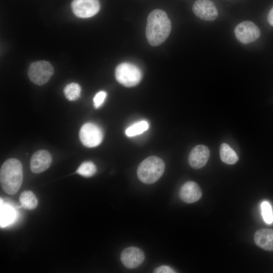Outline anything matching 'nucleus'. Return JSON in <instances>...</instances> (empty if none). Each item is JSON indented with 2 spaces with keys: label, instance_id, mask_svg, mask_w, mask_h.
I'll return each instance as SVG.
<instances>
[{
  "label": "nucleus",
  "instance_id": "obj_1",
  "mask_svg": "<svg viewBox=\"0 0 273 273\" xmlns=\"http://www.w3.org/2000/svg\"><path fill=\"white\" fill-rule=\"evenodd\" d=\"M171 29V21L165 11L155 9L149 14L146 35L151 46H158L162 43L169 35Z\"/></svg>",
  "mask_w": 273,
  "mask_h": 273
},
{
  "label": "nucleus",
  "instance_id": "obj_2",
  "mask_svg": "<svg viewBox=\"0 0 273 273\" xmlns=\"http://www.w3.org/2000/svg\"><path fill=\"white\" fill-rule=\"evenodd\" d=\"M0 180L2 188L6 193L15 194L23 180V168L20 161L15 158L7 160L1 168Z\"/></svg>",
  "mask_w": 273,
  "mask_h": 273
},
{
  "label": "nucleus",
  "instance_id": "obj_3",
  "mask_svg": "<svg viewBox=\"0 0 273 273\" xmlns=\"http://www.w3.org/2000/svg\"><path fill=\"white\" fill-rule=\"evenodd\" d=\"M165 169L163 161L157 156H150L139 165L137 175L142 183L152 184L157 181L163 175Z\"/></svg>",
  "mask_w": 273,
  "mask_h": 273
},
{
  "label": "nucleus",
  "instance_id": "obj_4",
  "mask_svg": "<svg viewBox=\"0 0 273 273\" xmlns=\"http://www.w3.org/2000/svg\"><path fill=\"white\" fill-rule=\"evenodd\" d=\"M115 74L117 81L126 87L138 85L142 78L141 69L135 65L128 62H123L118 65Z\"/></svg>",
  "mask_w": 273,
  "mask_h": 273
},
{
  "label": "nucleus",
  "instance_id": "obj_5",
  "mask_svg": "<svg viewBox=\"0 0 273 273\" xmlns=\"http://www.w3.org/2000/svg\"><path fill=\"white\" fill-rule=\"evenodd\" d=\"M53 73V67L49 62L46 61L32 63L28 71L29 79L37 85H42L46 83Z\"/></svg>",
  "mask_w": 273,
  "mask_h": 273
},
{
  "label": "nucleus",
  "instance_id": "obj_6",
  "mask_svg": "<svg viewBox=\"0 0 273 273\" xmlns=\"http://www.w3.org/2000/svg\"><path fill=\"white\" fill-rule=\"evenodd\" d=\"M79 135L82 144L88 148L98 146L102 143L104 138L102 128L92 122L84 124L80 129Z\"/></svg>",
  "mask_w": 273,
  "mask_h": 273
},
{
  "label": "nucleus",
  "instance_id": "obj_7",
  "mask_svg": "<svg viewBox=\"0 0 273 273\" xmlns=\"http://www.w3.org/2000/svg\"><path fill=\"white\" fill-rule=\"evenodd\" d=\"M235 33L237 38L244 44H248L257 40L260 36L259 28L252 22L245 21L235 27Z\"/></svg>",
  "mask_w": 273,
  "mask_h": 273
},
{
  "label": "nucleus",
  "instance_id": "obj_8",
  "mask_svg": "<svg viewBox=\"0 0 273 273\" xmlns=\"http://www.w3.org/2000/svg\"><path fill=\"white\" fill-rule=\"evenodd\" d=\"M71 8L77 17L87 18L99 12L100 4L98 0H73Z\"/></svg>",
  "mask_w": 273,
  "mask_h": 273
},
{
  "label": "nucleus",
  "instance_id": "obj_9",
  "mask_svg": "<svg viewBox=\"0 0 273 273\" xmlns=\"http://www.w3.org/2000/svg\"><path fill=\"white\" fill-rule=\"evenodd\" d=\"M192 10L197 17L205 21L214 20L218 16L215 5L210 0L196 1L193 5Z\"/></svg>",
  "mask_w": 273,
  "mask_h": 273
},
{
  "label": "nucleus",
  "instance_id": "obj_10",
  "mask_svg": "<svg viewBox=\"0 0 273 273\" xmlns=\"http://www.w3.org/2000/svg\"><path fill=\"white\" fill-rule=\"evenodd\" d=\"M120 259L123 264L128 268H134L140 266L145 259L143 251L135 247H129L121 253Z\"/></svg>",
  "mask_w": 273,
  "mask_h": 273
},
{
  "label": "nucleus",
  "instance_id": "obj_11",
  "mask_svg": "<svg viewBox=\"0 0 273 273\" xmlns=\"http://www.w3.org/2000/svg\"><path fill=\"white\" fill-rule=\"evenodd\" d=\"M52 158L47 150H40L35 152L30 159V169L35 173H41L51 165Z\"/></svg>",
  "mask_w": 273,
  "mask_h": 273
},
{
  "label": "nucleus",
  "instance_id": "obj_12",
  "mask_svg": "<svg viewBox=\"0 0 273 273\" xmlns=\"http://www.w3.org/2000/svg\"><path fill=\"white\" fill-rule=\"evenodd\" d=\"M210 156L208 148L200 145L192 149L189 156V163L194 169H199L204 166Z\"/></svg>",
  "mask_w": 273,
  "mask_h": 273
},
{
  "label": "nucleus",
  "instance_id": "obj_13",
  "mask_svg": "<svg viewBox=\"0 0 273 273\" xmlns=\"http://www.w3.org/2000/svg\"><path fill=\"white\" fill-rule=\"evenodd\" d=\"M202 191L199 185L194 181L185 183L180 188L179 195L182 201L187 203L198 201L202 197Z\"/></svg>",
  "mask_w": 273,
  "mask_h": 273
},
{
  "label": "nucleus",
  "instance_id": "obj_14",
  "mask_svg": "<svg viewBox=\"0 0 273 273\" xmlns=\"http://www.w3.org/2000/svg\"><path fill=\"white\" fill-rule=\"evenodd\" d=\"M256 245L266 251H273V230L263 228L257 230L254 237Z\"/></svg>",
  "mask_w": 273,
  "mask_h": 273
},
{
  "label": "nucleus",
  "instance_id": "obj_15",
  "mask_svg": "<svg viewBox=\"0 0 273 273\" xmlns=\"http://www.w3.org/2000/svg\"><path fill=\"white\" fill-rule=\"evenodd\" d=\"M219 152L220 159L225 163L234 164L238 160L236 152L226 143H223L220 145Z\"/></svg>",
  "mask_w": 273,
  "mask_h": 273
},
{
  "label": "nucleus",
  "instance_id": "obj_16",
  "mask_svg": "<svg viewBox=\"0 0 273 273\" xmlns=\"http://www.w3.org/2000/svg\"><path fill=\"white\" fill-rule=\"evenodd\" d=\"M19 201L22 207L28 210L34 209L37 206V199L30 191H24L19 197Z\"/></svg>",
  "mask_w": 273,
  "mask_h": 273
},
{
  "label": "nucleus",
  "instance_id": "obj_17",
  "mask_svg": "<svg viewBox=\"0 0 273 273\" xmlns=\"http://www.w3.org/2000/svg\"><path fill=\"white\" fill-rule=\"evenodd\" d=\"M1 226L4 228L13 222L15 218V211L13 208L9 205H1Z\"/></svg>",
  "mask_w": 273,
  "mask_h": 273
},
{
  "label": "nucleus",
  "instance_id": "obj_18",
  "mask_svg": "<svg viewBox=\"0 0 273 273\" xmlns=\"http://www.w3.org/2000/svg\"><path fill=\"white\" fill-rule=\"evenodd\" d=\"M81 93V87L80 85L76 83H71L65 87L64 89V94L67 100L70 101H73L77 100Z\"/></svg>",
  "mask_w": 273,
  "mask_h": 273
},
{
  "label": "nucleus",
  "instance_id": "obj_19",
  "mask_svg": "<svg viewBox=\"0 0 273 273\" xmlns=\"http://www.w3.org/2000/svg\"><path fill=\"white\" fill-rule=\"evenodd\" d=\"M149 127V124L147 121H139L128 127L125 130V134L129 137L133 136L143 133Z\"/></svg>",
  "mask_w": 273,
  "mask_h": 273
},
{
  "label": "nucleus",
  "instance_id": "obj_20",
  "mask_svg": "<svg viewBox=\"0 0 273 273\" xmlns=\"http://www.w3.org/2000/svg\"><path fill=\"white\" fill-rule=\"evenodd\" d=\"M97 172V167L92 161H85L82 163L76 170V173L82 176L89 177L93 176Z\"/></svg>",
  "mask_w": 273,
  "mask_h": 273
},
{
  "label": "nucleus",
  "instance_id": "obj_21",
  "mask_svg": "<svg viewBox=\"0 0 273 273\" xmlns=\"http://www.w3.org/2000/svg\"><path fill=\"white\" fill-rule=\"evenodd\" d=\"M262 215L264 221L268 224L273 222V213L271 206L266 201H263L261 204Z\"/></svg>",
  "mask_w": 273,
  "mask_h": 273
},
{
  "label": "nucleus",
  "instance_id": "obj_22",
  "mask_svg": "<svg viewBox=\"0 0 273 273\" xmlns=\"http://www.w3.org/2000/svg\"><path fill=\"white\" fill-rule=\"evenodd\" d=\"M107 96V93L104 91L98 92L93 99L94 106L96 108L100 107L104 103Z\"/></svg>",
  "mask_w": 273,
  "mask_h": 273
},
{
  "label": "nucleus",
  "instance_id": "obj_23",
  "mask_svg": "<svg viewBox=\"0 0 273 273\" xmlns=\"http://www.w3.org/2000/svg\"><path fill=\"white\" fill-rule=\"evenodd\" d=\"M156 273H173L176 272L175 270L170 266L167 265H161L155 269L153 271Z\"/></svg>",
  "mask_w": 273,
  "mask_h": 273
},
{
  "label": "nucleus",
  "instance_id": "obj_24",
  "mask_svg": "<svg viewBox=\"0 0 273 273\" xmlns=\"http://www.w3.org/2000/svg\"><path fill=\"white\" fill-rule=\"evenodd\" d=\"M267 20L269 24L273 26V7L269 11L267 15Z\"/></svg>",
  "mask_w": 273,
  "mask_h": 273
}]
</instances>
